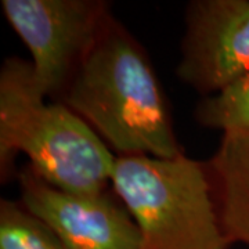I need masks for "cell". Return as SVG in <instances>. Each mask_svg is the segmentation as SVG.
<instances>
[{"label":"cell","instance_id":"obj_1","mask_svg":"<svg viewBox=\"0 0 249 249\" xmlns=\"http://www.w3.org/2000/svg\"><path fill=\"white\" fill-rule=\"evenodd\" d=\"M61 103L118 155H183L151 62L114 17L82 60Z\"/></svg>","mask_w":249,"mask_h":249},{"label":"cell","instance_id":"obj_2","mask_svg":"<svg viewBox=\"0 0 249 249\" xmlns=\"http://www.w3.org/2000/svg\"><path fill=\"white\" fill-rule=\"evenodd\" d=\"M24 152L29 166L68 193L98 194L111 183L116 157L89 124L61 101H47L32 64L7 58L0 71V172Z\"/></svg>","mask_w":249,"mask_h":249},{"label":"cell","instance_id":"obj_3","mask_svg":"<svg viewBox=\"0 0 249 249\" xmlns=\"http://www.w3.org/2000/svg\"><path fill=\"white\" fill-rule=\"evenodd\" d=\"M132 214L142 249H229L208 166L186 157L118 155L111 178Z\"/></svg>","mask_w":249,"mask_h":249},{"label":"cell","instance_id":"obj_4","mask_svg":"<svg viewBox=\"0 0 249 249\" xmlns=\"http://www.w3.org/2000/svg\"><path fill=\"white\" fill-rule=\"evenodd\" d=\"M1 9L32 55L47 98L61 101L111 16L101 0H3Z\"/></svg>","mask_w":249,"mask_h":249},{"label":"cell","instance_id":"obj_5","mask_svg":"<svg viewBox=\"0 0 249 249\" xmlns=\"http://www.w3.org/2000/svg\"><path fill=\"white\" fill-rule=\"evenodd\" d=\"M249 71V0H196L186 11L178 76L202 94Z\"/></svg>","mask_w":249,"mask_h":249},{"label":"cell","instance_id":"obj_6","mask_svg":"<svg viewBox=\"0 0 249 249\" xmlns=\"http://www.w3.org/2000/svg\"><path fill=\"white\" fill-rule=\"evenodd\" d=\"M21 204L50 227L68 249H142L139 226L126 206L104 193H68L29 165L18 173Z\"/></svg>","mask_w":249,"mask_h":249},{"label":"cell","instance_id":"obj_7","mask_svg":"<svg viewBox=\"0 0 249 249\" xmlns=\"http://www.w3.org/2000/svg\"><path fill=\"white\" fill-rule=\"evenodd\" d=\"M208 170L226 238L249 247V133L223 134Z\"/></svg>","mask_w":249,"mask_h":249},{"label":"cell","instance_id":"obj_8","mask_svg":"<svg viewBox=\"0 0 249 249\" xmlns=\"http://www.w3.org/2000/svg\"><path fill=\"white\" fill-rule=\"evenodd\" d=\"M196 119L205 127L227 133H249V71L213 96L202 100Z\"/></svg>","mask_w":249,"mask_h":249},{"label":"cell","instance_id":"obj_9","mask_svg":"<svg viewBox=\"0 0 249 249\" xmlns=\"http://www.w3.org/2000/svg\"><path fill=\"white\" fill-rule=\"evenodd\" d=\"M0 249H68L50 227L10 199L0 201Z\"/></svg>","mask_w":249,"mask_h":249}]
</instances>
